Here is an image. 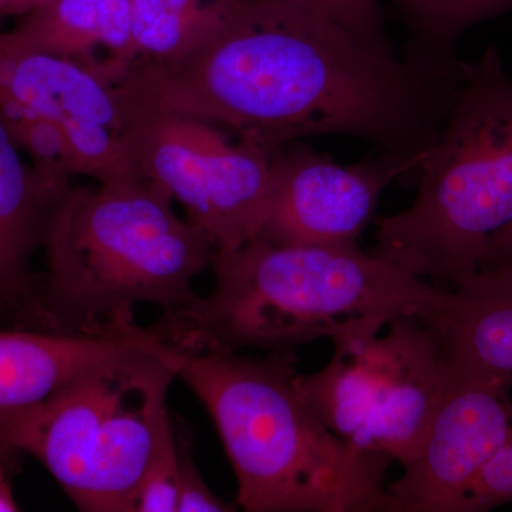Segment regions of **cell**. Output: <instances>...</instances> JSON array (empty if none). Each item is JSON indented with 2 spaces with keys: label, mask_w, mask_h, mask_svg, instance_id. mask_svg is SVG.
Wrapping results in <instances>:
<instances>
[{
  "label": "cell",
  "mask_w": 512,
  "mask_h": 512,
  "mask_svg": "<svg viewBox=\"0 0 512 512\" xmlns=\"http://www.w3.org/2000/svg\"><path fill=\"white\" fill-rule=\"evenodd\" d=\"M464 73L461 60L383 53L338 23L276 0H238L205 45L151 70L147 93L160 109L272 150L349 136L417 170Z\"/></svg>",
  "instance_id": "6da1fadb"
},
{
  "label": "cell",
  "mask_w": 512,
  "mask_h": 512,
  "mask_svg": "<svg viewBox=\"0 0 512 512\" xmlns=\"http://www.w3.org/2000/svg\"><path fill=\"white\" fill-rule=\"evenodd\" d=\"M214 288L151 329L178 353L293 350L316 339L377 332L421 315L440 289L355 247L252 239L215 254Z\"/></svg>",
  "instance_id": "7a4b0ae2"
},
{
  "label": "cell",
  "mask_w": 512,
  "mask_h": 512,
  "mask_svg": "<svg viewBox=\"0 0 512 512\" xmlns=\"http://www.w3.org/2000/svg\"><path fill=\"white\" fill-rule=\"evenodd\" d=\"M178 377L220 433L248 512H397L392 458L360 450L323 424L296 387L293 350L248 357L181 353Z\"/></svg>",
  "instance_id": "3957f363"
},
{
  "label": "cell",
  "mask_w": 512,
  "mask_h": 512,
  "mask_svg": "<svg viewBox=\"0 0 512 512\" xmlns=\"http://www.w3.org/2000/svg\"><path fill=\"white\" fill-rule=\"evenodd\" d=\"M96 184L70 185L47 225L39 296L50 332L99 330L137 303L178 311L214 261L210 239L160 185L141 175Z\"/></svg>",
  "instance_id": "277c9868"
},
{
  "label": "cell",
  "mask_w": 512,
  "mask_h": 512,
  "mask_svg": "<svg viewBox=\"0 0 512 512\" xmlns=\"http://www.w3.org/2000/svg\"><path fill=\"white\" fill-rule=\"evenodd\" d=\"M413 180L412 205L376 221L372 254L441 291L457 288L512 228V80L494 46L466 63Z\"/></svg>",
  "instance_id": "5b68a950"
},
{
  "label": "cell",
  "mask_w": 512,
  "mask_h": 512,
  "mask_svg": "<svg viewBox=\"0 0 512 512\" xmlns=\"http://www.w3.org/2000/svg\"><path fill=\"white\" fill-rule=\"evenodd\" d=\"M386 328L382 336L384 328L333 340L328 365L295 383L336 436L404 467L419 454L458 373L423 316Z\"/></svg>",
  "instance_id": "8992f818"
},
{
  "label": "cell",
  "mask_w": 512,
  "mask_h": 512,
  "mask_svg": "<svg viewBox=\"0 0 512 512\" xmlns=\"http://www.w3.org/2000/svg\"><path fill=\"white\" fill-rule=\"evenodd\" d=\"M0 121L43 173L111 183L140 175L124 146L123 101L100 66L33 49L0 32Z\"/></svg>",
  "instance_id": "52a82bcc"
},
{
  "label": "cell",
  "mask_w": 512,
  "mask_h": 512,
  "mask_svg": "<svg viewBox=\"0 0 512 512\" xmlns=\"http://www.w3.org/2000/svg\"><path fill=\"white\" fill-rule=\"evenodd\" d=\"M123 107L124 146L137 173L183 205L215 254L258 237L276 148L174 111Z\"/></svg>",
  "instance_id": "ba28073f"
},
{
  "label": "cell",
  "mask_w": 512,
  "mask_h": 512,
  "mask_svg": "<svg viewBox=\"0 0 512 512\" xmlns=\"http://www.w3.org/2000/svg\"><path fill=\"white\" fill-rule=\"evenodd\" d=\"M409 161L379 153L340 164L303 140L278 147L258 239L276 245L355 247L380 195L399 178H413Z\"/></svg>",
  "instance_id": "9c48e42d"
},
{
  "label": "cell",
  "mask_w": 512,
  "mask_h": 512,
  "mask_svg": "<svg viewBox=\"0 0 512 512\" xmlns=\"http://www.w3.org/2000/svg\"><path fill=\"white\" fill-rule=\"evenodd\" d=\"M511 387L508 380L458 373L419 454L387 487L397 512H458L474 478L510 436Z\"/></svg>",
  "instance_id": "30bf717a"
},
{
  "label": "cell",
  "mask_w": 512,
  "mask_h": 512,
  "mask_svg": "<svg viewBox=\"0 0 512 512\" xmlns=\"http://www.w3.org/2000/svg\"><path fill=\"white\" fill-rule=\"evenodd\" d=\"M163 340L134 316L99 330L57 333L0 329V424L45 402L67 384L110 360Z\"/></svg>",
  "instance_id": "8fae6325"
},
{
  "label": "cell",
  "mask_w": 512,
  "mask_h": 512,
  "mask_svg": "<svg viewBox=\"0 0 512 512\" xmlns=\"http://www.w3.org/2000/svg\"><path fill=\"white\" fill-rule=\"evenodd\" d=\"M25 157L0 121V320L5 328L47 330L32 258L72 180L43 173Z\"/></svg>",
  "instance_id": "7c38bea8"
},
{
  "label": "cell",
  "mask_w": 512,
  "mask_h": 512,
  "mask_svg": "<svg viewBox=\"0 0 512 512\" xmlns=\"http://www.w3.org/2000/svg\"><path fill=\"white\" fill-rule=\"evenodd\" d=\"M461 375L512 382V269L478 272L421 313Z\"/></svg>",
  "instance_id": "4fadbf2b"
},
{
  "label": "cell",
  "mask_w": 512,
  "mask_h": 512,
  "mask_svg": "<svg viewBox=\"0 0 512 512\" xmlns=\"http://www.w3.org/2000/svg\"><path fill=\"white\" fill-rule=\"evenodd\" d=\"M40 52L100 66L116 84L131 35L130 0H49L9 30Z\"/></svg>",
  "instance_id": "5bb4252c"
},
{
  "label": "cell",
  "mask_w": 512,
  "mask_h": 512,
  "mask_svg": "<svg viewBox=\"0 0 512 512\" xmlns=\"http://www.w3.org/2000/svg\"><path fill=\"white\" fill-rule=\"evenodd\" d=\"M238 0H130L131 35L116 77L171 62L200 49L220 32Z\"/></svg>",
  "instance_id": "9a60e30c"
},
{
  "label": "cell",
  "mask_w": 512,
  "mask_h": 512,
  "mask_svg": "<svg viewBox=\"0 0 512 512\" xmlns=\"http://www.w3.org/2000/svg\"><path fill=\"white\" fill-rule=\"evenodd\" d=\"M409 30L404 52L434 62L457 59L456 45L477 23L512 12V0H390Z\"/></svg>",
  "instance_id": "2e32d148"
},
{
  "label": "cell",
  "mask_w": 512,
  "mask_h": 512,
  "mask_svg": "<svg viewBox=\"0 0 512 512\" xmlns=\"http://www.w3.org/2000/svg\"><path fill=\"white\" fill-rule=\"evenodd\" d=\"M312 13L355 33L367 45L383 53H394L384 29L380 0H276Z\"/></svg>",
  "instance_id": "e0dca14e"
},
{
  "label": "cell",
  "mask_w": 512,
  "mask_h": 512,
  "mask_svg": "<svg viewBox=\"0 0 512 512\" xmlns=\"http://www.w3.org/2000/svg\"><path fill=\"white\" fill-rule=\"evenodd\" d=\"M180 467L177 434L171 424L158 444L134 498L133 512H175L178 508Z\"/></svg>",
  "instance_id": "ac0fdd59"
},
{
  "label": "cell",
  "mask_w": 512,
  "mask_h": 512,
  "mask_svg": "<svg viewBox=\"0 0 512 512\" xmlns=\"http://www.w3.org/2000/svg\"><path fill=\"white\" fill-rule=\"evenodd\" d=\"M504 504H512V431L474 478L458 512L488 511Z\"/></svg>",
  "instance_id": "d6986e66"
},
{
  "label": "cell",
  "mask_w": 512,
  "mask_h": 512,
  "mask_svg": "<svg viewBox=\"0 0 512 512\" xmlns=\"http://www.w3.org/2000/svg\"><path fill=\"white\" fill-rule=\"evenodd\" d=\"M177 434L178 467H180V490H178L177 512H232L237 504L225 503L212 493L192 458L190 444L175 429Z\"/></svg>",
  "instance_id": "ffe728a7"
},
{
  "label": "cell",
  "mask_w": 512,
  "mask_h": 512,
  "mask_svg": "<svg viewBox=\"0 0 512 512\" xmlns=\"http://www.w3.org/2000/svg\"><path fill=\"white\" fill-rule=\"evenodd\" d=\"M25 454L8 444L0 443V512L19 510L13 493V478L19 471L20 458Z\"/></svg>",
  "instance_id": "44dd1931"
},
{
  "label": "cell",
  "mask_w": 512,
  "mask_h": 512,
  "mask_svg": "<svg viewBox=\"0 0 512 512\" xmlns=\"http://www.w3.org/2000/svg\"><path fill=\"white\" fill-rule=\"evenodd\" d=\"M493 268L512 269V228L490 248V251L484 256L478 272Z\"/></svg>",
  "instance_id": "7402d4cb"
},
{
  "label": "cell",
  "mask_w": 512,
  "mask_h": 512,
  "mask_svg": "<svg viewBox=\"0 0 512 512\" xmlns=\"http://www.w3.org/2000/svg\"><path fill=\"white\" fill-rule=\"evenodd\" d=\"M49 0H0V19L22 18Z\"/></svg>",
  "instance_id": "603a6c76"
},
{
  "label": "cell",
  "mask_w": 512,
  "mask_h": 512,
  "mask_svg": "<svg viewBox=\"0 0 512 512\" xmlns=\"http://www.w3.org/2000/svg\"><path fill=\"white\" fill-rule=\"evenodd\" d=\"M0 328H3V326H2V320H0Z\"/></svg>",
  "instance_id": "cb8c5ba5"
}]
</instances>
